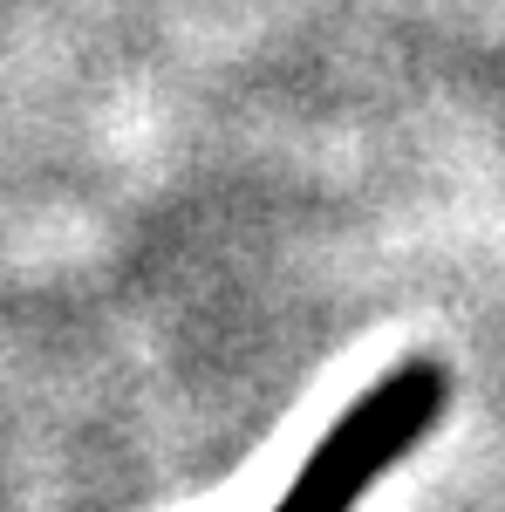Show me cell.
I'll use <instances>...</instances> for the list:
<instances>
[{
	"label": "cell",
	"instance_id": "cell-1",
	"mask_svg": "<svg viewBox=\"0 0 505 512\" xmlns=\"http://www.w3.org/2000/svg\"><path fill=\"white\" fill-rule=\"evenodd\" d=\"M444 410V369L430 355H410L403 369H389L369 396H355L349 410L328 424V437L308 451V465L294 472V485L273 499L267 512H355L376 478L424 444L430 424Z\"/></svg>",
	"mask_w": 505,
	"mask_h": 512
}]
</instances>
